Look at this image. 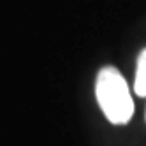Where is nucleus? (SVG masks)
Returning <instances> with one entry per match:
<instances>
[{
    "label": "nucleus",
    "instance_id": "obj_2",
    "mask_svg": "<svg viewBox=\"0 0 146 146\" xmlns=\"http://www.w3.org/2000/svg\"><path fill=\"white\" fill-rule=\"evenodd\" d=\"M134 92L139 97H146V48L139 53L137 58V69H135V79H134Z\"/></svg>",
    "mask_w": 146,
    "mask_h": 146
},
{
    "label": "nucleus",
    "instance_id": "obj_1",
    "mask_svg": "<svg viewBox=\"0 0 146 146\" xmlns=\"http://www.w3.org/2000/svg\"><path fill=\"white\" fill-rule=\"evenodd\" d=\"M97 102L113 125H125L134 114V100L121 72L114 67L99 70L95 81Z\"/></svg>",
    "mask_w": 146,
    "mask_h": 146
}]
</instances>
